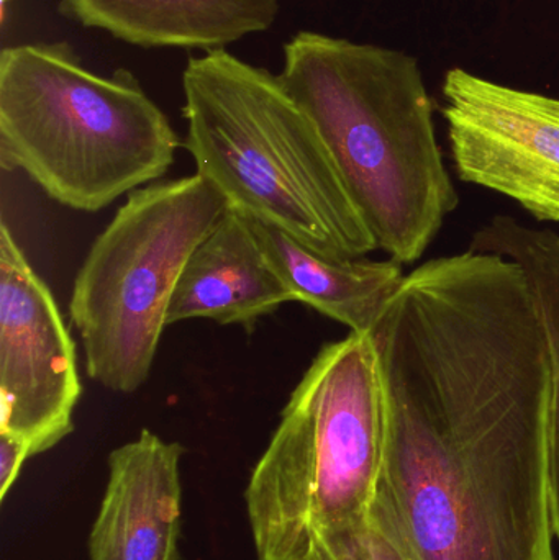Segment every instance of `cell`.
Returning a JSON list of instances; mask_svg holds the SVG:
<instances>
[{"label":"cell","mask_w":559,"mask_h":560,"mask_svg":"<svg viewBox=\"0 0 559 560\" xmlns=\"http://www.w3.org/2000/svg\"><path fill=\"white\" fill-rule=\"evenodd\" d=\"M249 223L266 259L294 302L305 303L341 323L350 332H370L387 300L406 278L403 265L394 259L328 258L275 226L253 219Z\"/></svg>","instance_id":"obj_12"},{"label":"cell","mask_w":559,"mask_h":560,"mask_svg":"<svg viewBox=\"0 0 559 560\" xmlns=\"http://www.w3.org/2000/svg\"><path fill=\"white\" fill-rule=\"evenodd\" d=\"M279 79L317 125L377 249L403 266L422 258L459 199L416 59L299 32Z\"/></svg>","instance_id":"obj_2"},{"label":"cell","mask_w":559,"mask_h":560,"mask_svg":"<svg viewBox=\"0 0 559 560\" xmlns=\"http://www.w3.org/2000/svg\"><path fill=\"white\" fill-rule=\"evenodd\" d=\"M183 454L150 430L112 451L89 560H179Z\"/></svg>","instance_id":"obj_9"},{"label":"cell","mask_w":559,"mask_h":560,"mask_svg":"<svg viewBox=\"0 0 559 560\" xmlns=\"http://www.w3.org/2000/svg\"><path fill=\"white\" fill-rule=\"evenodd\" d=\"M183 89L184 148L229 209L328 258L376 252L317 125L279 75L213 49L190 56Z\"/></svg>","instance_id":"obj_3"},{"label":"cell","mask_w":559,"mask_h":560,"mask_svg":"<svg viewBox=\"0 0 559 560\" xmlns=\"http://www.w3.org/2000/svg\"><path fill=\"white\" fill-rule=\"evenodd\" d=\"M308 560H409L397 542L368 516L322 539Z\"/></svg>","instance_id":"obj_14"},{"label":"cell","mask_w":559,"mask_h":560,"mask_svg":"<svg viewBox=\"0 0 559 560\" xmlns=\"http://www.w3.org/2000/svg\"><path fill=\"white\" fill-rule=\"evenodd\" d=\"M384 451V394L368 332L322 346L245 490L258 560H308L370 516Z\"/></svg>","instance_id":"obj_5"},{"label":"cell","mask_w":559,"mask_h":560,"mask_svg":"<svg viewBox=\"0 0 559 560\" xmlns=\"http://www.w3.org/2000/svg\"><path fill=\"white\" fill-rule=\"evenodd\" d=\"M449 140L463 183L559 223V98L452 69L443 84Z\"/></svg>","instance_id":"obj_7"},{"label":"cell","mask_w":559,"mask_h":560,"mask_svg":"<svg viewBox=\"0 0 559 560\" xmlns=\"http://www.w3.org/2000/svg\"><path fill=\"white\" fill-rule=\"evenodd\" d=\"M469 249L504 256L521 266L540 310L551 364L548 482L551 523L559 541V235L498 215L475 233Z\"/></svg>","instance_id":"obj_13"},{"label":"cell","mask_w":559,"mask_h":560,"mask_svg":"<svg viewBox=\"0 0 559 560\" xmlns=\"http://www.w3.org/2000/svg\"><path fill=\"white\" fill-rule=\"evenodd\" d=\"M225 210L199 174L128 194L89 249L69 302L98 385L118 394L143 387L186 262Z\"/></svg>","instance_id":"obj_6"},{"label":"cell","mask_w":559,"mask_h":560,"mask_svg":"<svg viewBox=\"0 0 559 560\" xmlns=\"http://www.w3.org/2000/svg\"><path fill=\"white\" fill-rule=\"evenodd\" d=\"M82 395L75 345L58 303L7 223L0 226V433L32 456L72 433Z\"/></svg>","instance_id":"obj_8"},{"label":"cell","mask_w":559,"mask_h":560,"mask_svg":"<svg viewBox=\"0 0 559 560\" xmlns=\"http://www.w3.org/2000/svg\"><path fill=\"white\" fill-rule=\"evenodd\" d=\"M28 457H33L28 443L13 434L0 433V502L9 495Z\"/></svg>","instance_id":"obj_15"},{"label":"cell","mask_w":559,"mask_h":560,"mask_svg":"<svg viewBox=\"0 0 559 560\" xmlns=\"http://www.w3.org/2000/svg\"><path fill=\"white\" fill-rule=\"evenodd\" d=\"M368 335L384 394L371 520L409 560H555L550 351L521 266L423 262Z\"/></svg>","instance_id":"obj_1"},{"label":"cell","mask_w":559,"mask_h":560,"mask_svg":"<svg viewBox=\"0 0 559 560\" xmlns=\"http://www.w3.org/2000/svg\"><path fill=\"white\" fill-rule=\"evenodd\" d=\"M288 302L294 296L266 259L248 217L226 207L186 262L166 323L210 319L252 332Z\"/></svg>","instance_id":"obj_10"},{"label":"cell","mask_w":559,"mask_h":560,"mask_svg":"<svg viewBox=\"0 0 559 560\" xmlns=\"http://www.w3.org/2000/svg\"><path fill=\"white\" fill-rule=\"evenodd\" d=\"M9 2H12V0H2V23L5 22L7 3Z\"/></svg>","instance_id":"obj_16"},{"label":"cell","mask_w":559,"mask_h":560,"mask_svg":"<svg viewBox=\"0 0 559 560\" xmlns=\"http://www.w3.org/2000/svg\"><path fill=\"white\" fill-rule=\"evenodd\" d=\"M179 144L127 69L95 74L66 42L0 55V164L61 206L101 212L166 176Z\"/></svg>","instance_id":"obj_4"},{"label":"cell","mask_w":559,"mask_h":560,"mask_svg":"<svg viewBox=\"0 0 559 560\" xmlns=\"http://www.w3.org/2000/svg\"><path fill=\"white\" fill-rule=\"evenodd\" d=\"M281 0H59V12L141 48L223 49L266 32Z\"/></svg>","instance_id":"obj_11"}]
</instances>
